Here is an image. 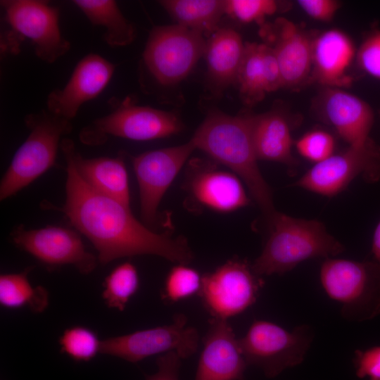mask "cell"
Returning a JSON list of instances; mask_svg holds the SVG:
<instances>
[{
  "label": "cell",
  "mask_w": 380,
  "mask_h": 380,
  "mask_svg": "<svg viewBox=\"0 0 380 380\" xmlns=\"http://www.w3.org/2000/svg\"><path fill=\"white\" fill-rule=\"evenodd\" d=\"M202 276L187 265L174 266L166 277L163 297L168 301L177 302L199 293Z\"/></svg>",
  "instance_id": "30"
},
{
  "label": "cell",
  "mask_w": 380,
  "mask_h": 380,
  "mask_svg": "<svg viewBox=\"0 0 380 380\" xmlns=\"http://www.w3.org/2000/svg\"><path fill=\"white\" fill-rule=\"evenodd\" d=\"M67 161L65 202L63 211L72 224L92 243L100 263L139 255H155L188 265L194 253L183 236L158 234L132 215L129 206L96 191Z\"/></svg>",
  "instance_id": "1"
},
{
  "label": "cell",
  "mask_w": 380,
  "mask_h": 380,
  "mask_svg": "<svg viewBox=\"0 0 380 380\" xmlns=\"http://www.w3.org/2000/svg\"><path fill=\"white\" fill-rule=\"evenodd\" d=\"M182 129V121L174 113L137 106L127 99L85 127L80 138L90 144L103 142L107 135L148 141L170 137Z\"/></svg>",
  "instance_id": "9"
},
{
  "label": "cell",
  "mask_w": 380,
  "mask_h": 380,
  "mask_svg": "<svg viewBox=\"0 0 380 380\" xmlns=\"http://www.w3.org/2000/svg\"><path fill=\"white\" fill-rule=\"evenodd\" d=\"M182 360L174 351L159 355L156 360L157 371L146 375L145 380H179Z\"/></svg>",
  "instance_id": "37"
},
{
  "label": "cell",
  "mask_w": 380,
  "mask_h": 380,
  "mask_svg": "<svg viewBox=\"0 0 380 380\" xmlns=\"http://www.w3.org/2000/svg\"><path fill=\"white\" fill-rule=\"evenodd\" d=\"M114 70L113 63L98 54L85 56L76 65L65 87L49 94L48 110L71 120L82 104L106 88Z\"/></svg>",
  "instance_id": "17"
},
{
  "label": "cell",
  "mask_w": 380,
  "mask_h": 380,
  "mask_svg": "<svg viewBox=\"0 0 380 380\" xmlns=\"http://www.w3.org/2000/svg\"><path fill=\"white\" fill-rule=\"evenodd\" d=\"M320 115L348 146L360 145L371 137L374 115L365 101L340 88L325 87L319 98Z\"/></svg>",
  "instance_id": "19"
},
{
  "label": "cell",
  "mask_w": 380,
  "mask_h": 380,
  "mask_svg": "<svg viewBox=\"0 0 380 380\" xmlns=\"http://www.w3.org/2000/svg\"><path fill=\"white\" fill-rule=\"evenodd\" d=\"M75 4L94 25L105 28L103 39L110 46L131 44L136 37V29L128 21L115 1L112 0H75Z\"/></svg>",
  "instance_id": "25"
},
{
  "label": "cell",
  "mask_w": 380,
  "mask_h": 380,
  "mask_svg": "<svg viewBox=\"0 0 380 380\" xmlns=\"http://www.w3.org/2000/svg\"><path fill=\"white\" fill-rule=\"evenodd\" d=\"M261 27L264 43L273 49L278 61L283 87H298L310 80L313 37L284 18Z\"/></svg>",
  "instance_id": "16"
},
{
  "label": "cell",
  "mask_w": 380,
  "mask_h": 380,
  "mask_svg": "<svg viewBox=\"0 0 380 380\" xmlns=\"http://www.w3.org/2000/svg\"><path fill=\"white\" fill-rule=\"evenodd\" d=\"M226 14L244 23H255L261 26L265 18L277 13L279 3L274 0H225Z\"/></svg>",
  "instance_id": "31"
},
{
  "label": "cell",
  "mask_w": 380,
  "mask_h": 380,
  "mask_svg": "<svg viewBox=\"0 0 380 380\" xmlns=\"http://www.w3.org/2000/svg\"><path fill=\"white\" fill-rule=\"evenodd\" d=\"M261 55L266 93H271L283 87L281 70L273 49L261 43Z\"/></svg>",
  "instance_id": "35"
},
{
  "label": "cell",
  "mask_w": 380,
  "mask_h": 380,
  "mask_svg": "<svg viewBox=\"0 0 380 380\" xmlns=\"http://www.w3.org/2000/svg\"><path fill=\"white\" fill-rule=\"evenodd\" d=\"M291 130L290 120L279 111L253 115L252 134L258 160L285 165L294 175L299 163L292 153Z\"/></svg>",
  "instance_id": "22"
},
{
  "label": "cell",
  "mask_w": 380,
  "mask_h": 380,
  "mask_svg": "<svg viewBox=\"0 0 380 380\" xmlns=\"http://www.w3.org/2000/svg\"><path fill=\"white\" fill-rule=\"evenodd\" d=\"M297 4L308 16L321 22L331 21L341 7L336 0H298Z\"/></svg>",
  "instance_id": "36"
},
{
  "label": "cell",
  "mask_w": 380,
  "mask_h": 380,
  "mask_svg": "<svg viewBox=\"0 0 380 380\" xmlns=\"http://www.w3.org/2000/svg\"><path fill=\"white\" fill-rule=\"evenodd\" d=\"M263 285L246 260L232 258L202 275L198 295L213 318L228 319L251 306Z\"/></svg>",
  "instance_id": "10"
},
{
  "label": "cell",
  "mask_w": 380,
  "mask_h": 380,
  "mask_svg": "<svg viewBox=\"0 0 380 380\" xmlns=\"http://www.w3.org/2000/svg\"><path fill=\"white\" fill-rule=\"evenodd\" d=\"M241 97L248 106L262 101L266 93L261 55V43L245 42L236 82Z\"/></svg>",
  "instance_id": "27"
},
{
  "label": "cell",
  "mask_w": 380,
  "mask_h": 380,
  "mask_svg": "<svg viewBox=\"0 0 380 380\" xmlns=\"http://www.w3.org/2000/svg\"><path fill=\"white\" fill-rule=\"evenodd\" d=\"M25 124L30 132L1 179V201L16 194L53 166L61 137L72 129L70 120L44 110L28 115Z\"/></svg>",
  "instance_id": "5"
},
{
  "label": "cell",
  "mask_w": 380,
  "mask_h": 380,
  "mask_svg": "<svg viewBox=\"0 0 380 380\" xmlns=\"http://www.w3.org/2000/svg\"><path fill=\"white\" fill-rule=\"evenodd\" d=\"M139 286L137 268L132 263L126 262L116 267L106 277L102 298L109 308L122 311Z\"/></svg>",
  "instance_id": "28"
},
{
  "label": "cell",
  "mask_w": 380,
  "mask_h": 380,
  "mask_svg": "<svg viewBox=\"0 0 380 380\" xmlns=\"http://www.w3.org/2000/svg\"><path fill=\"white\" fill-rule=\"evenodd\" d=\"M160 4L177 24L208 38L220 28L219 22L226 14L225 0H165Z\"/></svg>",
  "instance_id": "24"
},
{
  "label": "cell",
  "mask_w": 380,
  "mask_h": 380,
  "mask_svg": "<svg viewBox=\"0 0 380 380\" xmlns=\"http://www.w3.org/2000/svg\"><path fill=\"white\" fill-rule=\"evenodd\" d=\"M360 176L368 183L380 180V146L372 139L314 164L291 186L333 197Z\"/></svg>",
  "instance_id": "8"
},
{
  "label": "cell",
  "mask_w": 380,
  "mask_h": 380,
  "mask_svg": "<svg viewBox=\"0 0 380 380\" xmlns=\"http://www.w3.org/2000/svg\"><path fill=\"white\" fill-rule=\"evenodd\" d=\"M61 351L77 362L93 359L101 350V341L89 328L75 326L65 329L59 338Z\"/></svg>",
  "instance_id": "29"
},
{
  "label": "cell",
  "mask_w": 380,
  "mask_h": 380,
  "mask_svg": "<svg viewBox=\"0 0 380 380\" xmlns=\"http://www.w3.org/2000/svg\"><path fill=\"white\" fill-rule=\"evenodd\" d=\"M312 338L308 325L289 331L272 322L258 319L239 342L248 365L258 367L265 376L274 378L304 360Z\"/></svg>",
  "instance_id": "6"
},
{
  "label": "cell",
  "mask_w": 380,
  "mask_h": 380,
  "mask_svg": "<svg viewBox=\"0 0 380 380\" xmlns=\"http://www.w3.org/2000/svg\"><path fill=\"white\" fill-rule=\"evenodd\" d=\"M195 149L190 140L179 146L146 151L132 158L139 189L141 214L146 224L156 222L163 196Z\"/></svg>",
  "instance_id": "12"
},
{
  "label": "cell",
  "mask_w": 380,
  "mask_h": 380,
  "mask_svg": "<svg viewBox=\"0 0 380 380\" xmlns=\"http://www.w3.org/2000/svg\"><path fill=\"white\" fill-rule=\"evenodd\" d=\"M194 380H244L248 364L227 319L211 318Z\"/></svg>",
  "instance_id": "18"
},
{
  "label": "cell",
  "mask_w": 380,
  "mask_h": 380,
  "mask_svg": "<svg viewBox=\"0 0 380 380\" xmlns=\"http://www.w3.org/2000/svg\"><path fill=\"white\" fill-rule=\"evenodd\" d=\"M205 46L204 36L196 31L178 24L156 26L143 53L144 66L159 84H175L189 75Z\"/></svg>",
  "instance_id": "7"
},
{
  "label": "cell",
  "mask_w": 380,
  "mask_h": 380,
  "mask_svg": "<svg viewBox=\"0 0 380 380\" xmlns=\"http://www.w3.org/2000/svg\"><path fill=\"white\" fill-rule=\"evenodd\" d=\"M13 243L49 267L72 265L82 274L96 266L94 255L86 251L80 236L61 227L27 230L18 227L11 234Z\"/></svg>",
  "instance_id": "15"
},
{
  "label": "cell",
  "mask_w": 380,
  "mask_h": 380,
  "mask_svg": "<svg viewBox=\"0 0 380 380\" xmlns=\"http://www.w3.org/2000/svg\"><path fill=\"white\" fill-rule=\"evenodd\" d=\"M184 189L197 205L221 213L246 207L251 198L241 179L232 172L220 169L216 163L200 158L190 160Z\"/></svg>",
  "instance_id": "14"
},
{
  "label": "cell",
  "mask_w": 380,
  "mask_h": 380,
  "mask_svg": "<svg viewBox=\"0 0 380 380\" xmlns=\"http://www.w3.org/2000/svg\"><path fill=\"white\" fill-rule=\"evenodd\" d=\"M353 362L359 379L380 380V346L356 350Z\"/></svg>",
  "instance_id": "34"
},
{
  "label": "cell",
  "mask_w": 380,
  "mask_h": 380,
  "mask_svg": "<svg viewBox=\"0 0 380 380\" xmlns=\"http://www.w3.org/2000/svg\"><path fill=\"white\" fill-rule=\"evenodd\" d=\"M252 114L230 115L210 110L191 140L217 163L228 167L246 184L269 224L278 211L270 186L258 167L252 134Z\"/></svg>",
  "instance_id": "2"
},
{
  "label": "cell",
  "mask_w": 380,
  "mask_h": 380,
  "mask_svg": "<svg viewBox=\"0 0 380 380\" xmlns=\"http://www.w3.org/2000/svg\"><path fill=\"white\" fill-rule=\"evenodd\" d=\"M1 2L13 30L31 41L41 60L52 63L68 51L70 44L61 34L56 8L36 0Z\"/></svg>",
  "instance_id": "13"
},
{
  "label": "cell",
  "mask_w": 380,
  "mask_h": 380,
  "mask_svg": "<svg viewBox=\"0 0 380 380\" xmlns=\"http://www.w3.org/2000/svg\"><path fill=\"white\" fill-rule=\"evenodd\" d=\"M355 59L361 70L380 80V30L367 35L357 50Z\"/></svg>",
  "instance_id": "33"
},
{
  "label": "cell",
  "mask_w": 380,
  "mask_h": 380,
  "mask_svg": "<svg viewBox=\"0 0 380 380\" xmlns=\"http://www.w3.org/2000/svg\"><path fill=\"white\" fill-rule=\"evenodd\" d=\"M60 146L89 185L101 194L129 206L128 175L122 158H84L76 151L73 141L69 139H63Z\"/></svg>",
  "instance_id": "21"
},
{
  "label": "cell",
  "mask_w": 380,
  "mask_h": 380,
  "mask_svg": "<svg viewBox=\"0 0 380 380\" xmlns=\"http://www.w3.org/2000/svg\"><path fill=\"white\" fill-rule=\"evenodd\" d=\"M268 225L269 236L251 265L260 277L283 274L305 260L334 258L345 250L317 220L294 217L278 211Z\"/></svg>",
  "instance_id": "3"
},
{
  "label": "cell",
  "mask_w": 380,
  "mask_h": 380,
  "mask_svg": "<svg viewBox=\"0 0 380 380\" xmlns=\"http://www.w3.org/2000/svg\"><path fill=\"white\" fill-rule=\"evenodd\" d=\"M319 279L327 296L341 305L345 319L362 322L380 314V263L374 260L326 258Z\"/></svg>",
  "instance_id": "4"
},
{
  "label": "cell",
  "mask_w": 380,
  "mask_h": 380,
  "mask_svg": "<svg viewBox=\"0 0 380 380\" xmlns=\"http://www.w3.org/2000/svg\"><path fill=\"white\" fill-rule=\"evenodd\" d=\"M357 50L351 38L338 29L324 30L313 37L311 80L324 87L350 86L348 70Z\"/></svg>",
  "instance_id": "20"
},
{
  "label": "cell",
  "mask_w": 380,
  "mask_h": 380,
  "mask_svg": "<svg viewBox=\"0 0 380 380\" xmlns=\"http://www.w3.org/2000/svg\"><path fill=\"white\" fill-rule=\"evenodd\" d=\"M294 145L302 157L317 164L334 154L335 140L328 132L314 129L304 134Z\"/></svg>",
  "instance_id": "32"
},
{
  "label": "cell",
  "mask_w": 380,
  "mask_h": 380,
  "mask_svg": "<svg viewBox=\"0 0 380 380\" xmlns=\"http://www.w3.org/2000/svg\"><path fill=\"white\" fill-rule=\"evenodd\" d=\"M244 46L241 35L229 28H219L206 41L207 80L213 95L236 82Z\"/></svg>",
  "instance_id": "23"
},
{
  "label": "cell",
  "mask_w": 380,
  "mask_h": 380,
  "mask_svg": "<svg viewBox=\"0 0 380 380\" xmlns=\"http://www.w3.org/2000/svg\"><path fill=\"white\" fill-rule=\"evenodd\" d=\"M198 341V330L187 325L184 314H177L170 324L102 340L100 353L130 362L172 351L186 359L196 352Z\"/></svg>",
  "instance_id": "11"
},
{
  "label": "cell",
  "mask_w": 380,
  "mask_h": 380,
  "mask_svg": "<svg viewBox=\"0 0 380 380\" xmlns=\"http://www.w3.org/2000/svg\"><path fill=\"white\" fill-rule=\"evenodd\" d=\"M30 268L20 273L4 274L0 277V304L7 308L27 307L34 312H42L49 304V295L42 286L34 287L28 280Z\"/></svg>",
  "instance_id": "26"
},
{
  "label": "cell",
  "mask_w": 380,
  "mask_h": 380,
  "mask_svg": "<svg viewBox=\"0 0 380 380\" xmlns=\"http://www.w3.org/2000/svg\"><path fill=\"white\" fill-rule=\"evenodd\" d=\"M372 253L373 260L380 263V221L377 224L373 234Z\"/></svg>",
  "instance_id": "38"
}]
</instances>
